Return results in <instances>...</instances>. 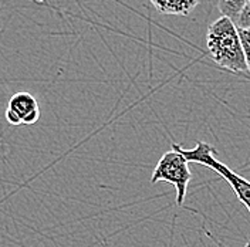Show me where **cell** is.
<instances>
[{"instance_id": "cell-10", "label": "cell", "mask_w": 250, "mask_h": 247, "mask_svg": "<svg viewBox=\"0 0 250 247\" xmlns=\"http://www.w3.org/2000/svg\"><path fill=\"white\" fill-rule=\"evenodd\" d=\"M248 33H249V34H250V29H249V30H248Z\"/></svg>"}, {"instance_id": "cell-9", "label": "cell", "mask_w": 250, "mask_h": 247, "mask_svg": "<svg viewBox=\"0 0 250 247\" xmlns=\"http://www.w3.org/2000/svg\"><path fill=\"white\" fill-rule=\"evenodd\" d=\"M6 121L10 124V125H21V121H20V118L16 115L13 111H10V109H6Z\"/></svg>"}, {"instance_id": "cell-6", "label": "cell", "mask_w": 250, "mask_h": 247, "mask_svg": "<svg viewBox=\"0 0 250 247\" xmlns=\"http://www.w3.org/2000/svg\"><path fill=\"white\" fill-rule=\"evenodd\" d=\"M248 1L249 0H216V4L222 16L230 19L234 23L236 17L239 16L240 10L246 6Z\"/></svg>"}, {"instance_id": "cell-4", "label": "cell", "mask_w": 250, "mask_h": 247, "mask_svg": "<svg viewBox=\"0 0 250 247\" xmlns=\"http://www.w3.org/2000/svg\"><path fill=\"white\" fill-rule=\"evenodd\" d=\"M7 109L13 111L20 118L21 124H26V125H33L40 118V109H39L37 100L34 98V95L26 91L16 93L10 98Z\"/></svg>"}, {"instance_id": "cell-2", "label": "cell", "mask_w": 250, "mask_h": 247, "mask_svg": "<svg viewBox=\"0 0 250 247\" xmlns=\"http://www.w3.org/2000/svg\"><path fill=\"white\" fill-rule=\"evenodd\" d=\"M171 148L184 155L188 162L202 165V166H206L213 172H216L223 181H226L230 185V187L233 189L234 195L237 196V199L246 206V209L250 213V181L243 178L242 175L236 173L226 164L220 162L216 156L218 151L215 146H212L203 141H198L196 146L193 149H185L182 145H179L176 142H172ZM219 245H220V242H219ZM245 247H250V239Z\"/></svg>"}, {"instance_id": "cell-3", "label": "cell", "mask_w": 250, "mask_h": 247, "mask_svg": "<svg viewBox=\"0 0 250 247\" xmlns=\"http://www.w3.org/2000/svg\"><path fill=\"white\" fill-rule=\"evenodd\" d=\"M188 164L189 162L184 155L175 149H171L162 155V158L158 161L151 176V184L168 182L175 187L178 206L184 205L187 198L188 185L192 179Z\"/></svg>"}, {"instance_id": "cell-1", "label": "cell", "mask_w": 250, "mask_h": 247, "mask_svg": "<svg viewBox=\"0 0 250 247\" xmlns=\"http://www.w3.org/2000/svg\"><path fill=\"white\" fill-rule=\"evenodd\" d=\"M206 47L212 60L232 73H248L237 27L225 16L215 20L206 33Z\"/></svg>"}, {"instance_id": "cell-5", "label": "cell", "mask_w": 250, "mask_h": 247, "mask_svg": "<svg viewBox=\"0 0 250 247\" xmlns=\"http://www.w3.org/2000/svg\"><path fill=\"white\" fill-rule=\"evenodd\" d=\"M162 15L188 16L201 0H149Z\"/></svg>"}, {"instance_id": "cell-7", "label": "cell", "mask_w": 250, "mask_h": 247, "mask_svg": "<svg viewBox=\"0 0 250 247\" xmlns=\"http://www.w3.org/2000/svg\"><path fill=\"white\" fill-rule=\"evenodd\" d=\"M237 33H239V39L242 43V50H243L246 67L250 73V34L248 33V30H243V29H237Z\"/></svg>"}, {"instance_id": "cell-8", "label": "cell", "mask_w": 250, "mask_h": 247, "mask_svg": "<svg viewBox=\"0 0 250 247\" xmlns=\"http://www.w3.org/2000/svg\"><path fill=\"white\" fill-rule=\"evenodd\" d=\"M234 24L237 29L249 30L250 29V0L246 3V6L240 10L239 16L234 20Z\"/></svg>"}]
</instances>
